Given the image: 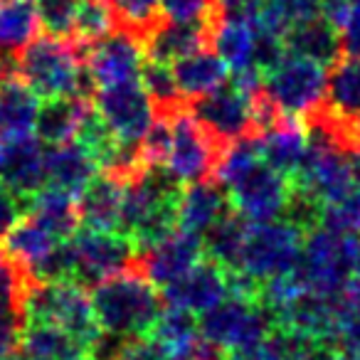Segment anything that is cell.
Wrapping results in <instances>:
<instances>
[{
	"instance_id": "1",
	"label": "cell",
	"mask_w": 360,
	"mask_h": 360,
	"mask_svg": "<svg viewBox=\"0 0 360 360\" xmlns=\"http://www.w3.org/2000/svg\"><path fill=\"white\" fill-rule=\"evenodd\" d=\"M215 180L225 188L232 210L250 222L279 220L291 193V180L262 160L257 136L222 148Z\"/></svg>"
},
{
	"instance_id": "2",
	"label": "cell",
	"mask_w": 360,
	"mask_h": 360,
	"mask_svg": "<svg viewBox=\"0 0 360 360\" xmlns=\"http://www.w3.org/2000/svg\"><path fill=\"white\" fill-rule=\"evenodd\" d=\"M180 183L165 165H143L126 180L119 232L143 255L178 227Z\"/></svg>"
},
{
	"instance_id": "3",
	"label": "cell",
	"mask_w": 360,
	"mask_h": 360,
	"mask_svg": "<svg viewBox=\"0 0 360 360\" xmlns=\"http://www.w3.org/2000/svg\"><path fill=\"white\" fill-rule=\"evenodd\" d=\"M89 301L101 333L124 340L148 335L163 311V296L139 269V262L91 284Z\"/></svg>"
},
{
	"instance_id": "4",
	"label": "cell",
	"mask_w": 360,
	"mask_h": 360,
	"mask_svg": "<svg viewBox=\"0 0 360 360\" xmlns=\"http://www.w3.org/2000/svg\"><path fill=\"white\" fill-rule=\"evenodd\" d=\"M22 319L25 323H50L75 335L91 355H96L104 338L91 311L89 291L79 281H37L30 279L22 294Z\"/></svg>"
},
{
	"instance_id": "5",
	"label": "cell",
	"mask_w": 360,
	"mask_h": 360,
	"mask_svg": "<svg viewBox=\"0 0 360 360\" xmlns=\"http://www.w3.org/2000/svg\"><path fill=\"white\" fill-rule=\"evenodd\" d=\"M18 77L37 99L84 96L94 91L89 72L79 57V45L60 37H35L18 57Z\"/></svg>"
},
{
	"instance_id": "6",
	"label": "cell",
	"mask_w": 360,
	"mask_h": 360,
	"mask_svg": "<svg viewBox=\"0 0 360 360\" xmlns=\"http://www.w3.org/2000/svg\"><path fill=\"white\" fill-rule=\"evenodd\" d=\"M294 276L309 291L340 294L360 279V235H338L321 225L314 227L304 235Z\"/></svg>"
},
{
	"instance_id": "7",
	"label": "cell",
	"mask_w": 360,
	"mask_h": 360,
	"mask_svg": "<svg viewBox=\"0 0 360 360\" xmlns=\"http://www.w3.org/2000/svg\"><path fill=\"white\" fill-rule=\"evenodd\" d=\"M198 326L202 343L230 353L264 343L276 328V319L266 306L259 304V299L227 296L210 311L198 316Z\"/></svg>"
},
{
	"instance_id": "8",
	"label": "cell",
	"mask_w": 360,
	"mask_h": 360,
	"mask_svg": "<svg viewBox=\"0 0 360 360\" xmlns=\"http://www.w3.org/2000/svg\"><path fill=\"white\" fill-rule=\"evenodd\" d=\"M163 116H168V126H170L168 153H165L163 160L168 173L178 180L180 186L183 183L191 186V183L215 178L217 160H220V153L225 146L212 139L198 124L195 116L183 109V106Z\"/></svg>"
},
{
	"instance_id": "9",
	"label": "cell",
	"mask_w": 360,
	"mask_h": 360,
	"mask_svg": "<svg viewBox=\"0 0 360 360\" xmlns=\"http://www.w3.org/2000/svg\"><path fill=\"white\" fill-rule=\"evenodd\" d=\"M304 232L284 220L250 222L240 271L255 281H269L274 276L291 274L299 264Z\"/></svg>"
},
{
	"instance_id": "10",
	"label": "cell",
	"mask_w": 360,
	"mask_h": 360,
	"mask_svg": "<svg viewBox=\"0 0 360 360\" xmlns=\"http://www.w3.org/2000/svg\"><path fill=\"white\" fill-rule=\"evenodd\" d=\"M94 106L106 129L126 148H139L158 116L141 82L99 86L94 91Z\"/></svg>"
},
{
	"instance_id": "11",
	"label": "cell",
	"mask_w": 360,
	"mask_h": 360,
	"mask_svg": "<svg viewBox=\"0 0 360 360\" xmlns=\"http://www.w3.org/2000/svg\"><path fill=\"white\" fill-rule=\"evenodd\" d=\"M326 67L289 55L264 75V91L291 119H299L326 96Z\"/></svg>"
},
{
	"instance_id": "12",
	"label": "cell",
	"mask_w": 360,
	"mask_h": 360,
	"mask_svg": "<svg viewBox=\"0 0 360 360\" xmlns=\"http://www.w3.org/2000/svg\"><path fill=\"white\" fill-rule=\"evenodd\" d=\"M70 247L75 255V281H79L82 286L96 284V281L119 274L139 262L134 245L121 232L79 227L70 237Z\"/></svg>"
},
{
	"instance_id": "13",
	"label": "cell",
	"mask_w": 360,
	"mask_h": 360,
	"mask_svg": "<svg viewBox=\"0 0 360 360\" xmlns=\"http://www.w3.org/2000/svg\"><path fill=\"white\" fill-rule=\"evenodd\" d=\"M86 72H89L94 89L99 86L126 84V82H139L141 70L146 65L143 42L131 30H111L101 40L86 45Z\"/></svg>"
},
{
	"instance_id": "14",
	"label": "cell",
	"mask_w": 360,
	"mask_h": 360,
	"mask_svg": "<svg viewBox=\"0 0 360 360\" xmlns=\"http://www.w3.org/2000/svg\"><path fill=\"white\" fill-rule=\"evenodd\" d=\"M191 114L222 146L257 136L255 124H252L250 94L237 89L235 84H222L210 94L193 99Z\"/></svg>"
},
{
	"instance_id": "15",
	"label": "cell",
	"mask_w": 360,
	"mask_h": 360,
	"mask_svg": "<svg viewBox=\"0 0 360 360\" xmlns=\"http://www.w3.org/2000/svg\"><path fill=\"white\" fill-rule=\"evenodd\" d=\"M200 259H205L202 237L175 227L158 245H153L148 252L139 257V269L148 276L153 286L165 289L183 274H188Z\"/></svg>"
},
{
	"instance_id": "16",
	"label": "cell",
	"mask_w": 360,
	"mask_h": 360,
	"mask_svg": "<svg viewBox=\"0 0 360 360\" xmlns=\"http://www.w3.org/2000/svg\"><path fill=\"white\" fill-rule=\"evenodd\" d=\"M47 146L37 136H3L0 139V183H6L18 198H30L47 183Z\"/></svg>"
},
{
	"instance_id": "17",
	"label": "cell",
	"mask_w": 360,
	"mask_h": 360,
	"mask_svg": "<svg viewBox=\"0 0 360 360\" xmlns=\"http://www.w3.org/2000/svg\"><path fill=\"white\" fill-rule=\"evenodd\" d=\"M160 291L168 306H178V309L200 316L230 296V284H227V271L205 257L188 274H183L178 281Z\"/></svg>"
},
{
	"instance_id": "18",
	"label": "cell",
	"mask_w": 360,
	"mask_h": 360,
	"mask_svg": "<svg viewBox=\"0 0 360 360\" xmlns=\"http://www.w3.org/2000/svg\"><path fill=\"white\" fill-rule=\"evenodd\" d=\"M284 45L289 55L319 62L326 70H328L330 65H335V62L345 55L340 25L330 20L328 15H323V13L294 22V25L284 32Z\"/></svg>"
},
{
	"instance_id": "19",
	"label": "cell",
	"mask_w": 360,
	"mask_h": 360,
	"mask_svg": "<svg viewBox=\"0 0 360 360\" xmlns=\"http://www.w3.org/2000/svg\"><path fill=\"white\" fill-rule=\"evenodd\" d=\"M126 180L114 173H96L94 180L79 193V227L101 232H119L121 207H124Z\"/></svg>"
},
{
	"instance_id": "20",
	"label": "cell",
	"mask_w": 360,
	"mask_h": 360,
	"mask_svg": "<svg viewBox=\"0 0 360 360\" xmlns=\"http://www.w3.org/2000/svg\"><path fill=\"white\" fill-rule=\"evenodd\" d=\"M276 326L294 330L306 338L328 340L333 343L335 330V296H326L319 291H299L284 309L276 314Z\"/></svg>"
},
{
	"instance_id": "21",
	"label": "cell",
	"mask_w": 360,
	"mask_h": 360,
	"mask_svg": "<svg viewBox=\"0 0 360 360\" xmlns=\"http://www.w3.org/2000/svg\"><path fill=\"white\" fill-rule=\"evenodd\" d=\"M210 27L212 22H158L141 37L146 60L173 65L180 57L202 50L210 45Z\"/></svg>"
},
{
	"instance_id": "22",
	"label": "cell",
	"mask_w": 360,
	"mask_h": 360,
	"mask_svg": "<svg viewBox=\"0 0 360 360\" xmlns=\"http://www.w3.org/2000/svg\"><path fill=\"white\" fill-rule=\"evenodd\" d=\"M99 165L89 155V150L77 141H67L60 146H47L45 158V186H55L70 195L79 198V193L89 186Z\"/></svg>"
},
{
	"instance_id": "23",
	"label": "cell",
	"mask_w": 360,
	"mask_h": 360,
	"mask_svg": "<svg viewBox=\"0 0 360 360\" xmlns=\"http://www.w3.org/2000/svg\"><path fill=\"white\" fill-rule=\"evenodd\" d=\"M227 210H230V200H227L225 188L217 180L210 178L200 180V183H191L180 193L178 227L202 237Z\"/></svg>"
},
{
	"instance_id": "24",
	"label": "cell",
	"mask_w": 360,
	"mask_h": 360,
	"mask_svg": "<svg viewBox=\"0 0 360 360\" xmlns=\"http://www.w3.org/2000/svg\"><path fill=\"white\" fill-rule=\"evenodd\" d=\"M306 131L299 119H284L281 124L262 131L257 136V148L264 163H269L274 170L294 180L299 173L306 155Z\"/></svg>"
},
{
	"instance_id": "25",
	"label": "cell",
	"mask_w": 360,
	"mask_h": 360,
	"mask_svg": "<svg viewBox=\"0 0 360 360\" xmlns=\"http://www.w3.org/2000/svg\"><path fill=\"white\" fill-rule=\"evenodd\" d=\"M170 70H173L175 84L183 99H200L215 91L217 86L227 84V77H230L227 65L212 47H202V50L180 57L178 62L170 65Z\"/></svg>"
},
{
	"instance_id": "26",
	"label": "cell",
	"mask_w": 360,
	"mask_h": 360,
	"mask_svg": "<svg viewBox=\"0 0 360 360\" xmlns=\"http://www.w3.org/2000/svg\"><path fill=\"white\" fill-rule=\"evenodd\" d=\"M27 217L50 232L55 240L65 242L79 230V207L77 198L55 186H42L37 193L25 198Z\"/></svg>"
},
{
	"instance_id": "27",
	"label": "cell",
	"mask_w": 360,
	"mask_h": 360,
	"mask_svg": "<svg viewBox=\"0 0 360 360\" xmlns=\"http://www.w3.org/2000/svg\"><path fill=\"white\" fill-rule=\"evenodd\" d=\"M89 114V104L84 96H57L42 99L37 109L35 129L32 134L45 146H60L75 141L84 116Z\"/></svg>"
},
{
	"instance_id": "28",
	"label": "cell",
	"mask_w": 360,
	"mask_h": 360,
	"mask_svg": "<svg viewBox=\"0 0 360 360\" xmlns=\"http://www.w3.org/2000/svg\"><path fill=\"white\" fill-rule=\"evenodd\" d=\"M18 355L27 360H82L91 353L57 326L25 323L18 340Z\"/></svg>"
},
{
	"instance_id": "29",
	"label": "cell",
	"mask_w": 360,
	"mask_h": 360,
	"mask_svg": "<svg viewBox=\"0 0 360 360\" xmlns=\"http://www.w3.org/2000/svg\"><path fill=\"white\" fill-rule=\"evenodd\" d=\"M247 230H250V220L230 210L202 235V250L205 257L215 264H220L225 271L240 269L242 250H245Z\"/></svg>"
},
{
	"instance_id": "30",
	"label": "cell",
	"mask_w": 360,
	"mask_h": 360,
	"mask_svg": "<svg viewBox=\"0 0 360 360\" xmlns=\"http://www.w3.org/2000/svg\"><path fill=\"white\" fill-rule=\"evenodd\" d=\"M37 109L40 99L20 77L0 82V139L32 134Z\"/></svg>"
},
{
	"instance_id": "31",
	"label": "cell",
	"mask_w": 360,
	"mask_h": 360,
	"mask_svg": "<svg viewBox=\"0 0 360 360\" xmlns=\"http://www.w3.org/2000/svg\"><path fill=\"white\" fill-rule=\"evenodd\" d=\"M210 45L230 72L247 70L252 67V50H255L252 22L217 15L210 27Z\"/></svg>"
},
{
	"instance_id": "32",
	"label": "cell",
	"mask_w": 360,
	"mask_h": 360,
	"mask_svg": "<svg viewBox=\"0 0 360 360\" xmlns=\"http://www.w3.org/2000/svg\"><path fill=\"white\" fill-rule=\"evenodd\" d=\"M326 104L348 119H360V57L343 55L326 72Z\"/></svg>"
},
{
	"instance_id": "33",
	"label": "cell",
	"mask_w": 360,
	"mask_h": 360,
	"mask_svg": "<svg viewBox=\"0 0 360 360\" xmlns=\"http://www.w3.org/2000/svg\"><path fill=\"white\" fill-rule=\"evenodd\" d=\"M40 27L32 0H0V55H18Z\"/></svg>"
},
{
	"instance_id": "34",
	"label": "cell",
	"mask_w": 360,
	"mask_h": 360,
	"mask_svg": "<svg viewBox=\"0 0 360 360\" xmlns=\"http://www.w3.org/2000/svg\"><path fill=\"white\" fill-rule=\"evenodd\" d=\"M3 242H6L3 250H6L8 255H11L13 259L30 274V271L50 255V250L60 240H55V237H52L42 225H37L35 220L20 217V220L11 227V232L3 237Z\"/></svg>"
},
{
	"instance_id": "35",
	"label": "cell",
	"mask_w": 360,
	"mask_h": 360,
	"mask_svg": "<svg viewBox=\"0 0 360 360\" xmlns=\"http://www.w3.org/2000/svg\"><path fill=\"white\" fill-rule=\"evenodd\" d=\"M150 338H155L165 350L180 353V350H193L200 345V326L198 316L178 306H165L155 321Z\"/></svg>"
},
{
	"instance_id": "36",
	"label": "cell",
	"mask_w": 360,
	"mask_h": 360,
	"mask_svg": "<svg viewBox=\"0 0 360 360\" xmlns=\"http://www.w3.org/2000/svg\"><path fill=\"white\" fill-rule=\"evenodd\" d=\"M333 345L338 353L360 358V279L335 294Z\"/></svg>"
},
{
	"instance_id": "37",
	"label": "cell",
	"mask_w": 360,
	"mask_h": 360,
	"mask_svg": "<svg viewBox=\"0 0 360 360\" xmlns=\"http://www.w3.org/2000/svg\"><path fill=\"white\" fill-rule=\"evenodd\" d=\"M139 82L146 89V94L150 96V101H153L158 114H170V111L183 106V96H180V91H178V84H175L170 65H160V62L148 60L143 65V70H141Z\"/></svg>"
},
{
	"instance_id": "38",
	"label": "cell",
	"mask_w": 360,
	"mask_h": 360,
	"mask_svg": "<svg viewBox=\"0 0 360 360\" xmlns=\"http://www.w3.org/2000/svg\"><path fill=\"white\" fill-rule=\"evenodd\" d=\"M114 13H111L109 0H82L79 13L75 20V32H72V42L77 45H91V42L101 40L114 30Z\"/></svg>"
},
{
	"instance_id": "39",
	"label": "cell",
	"mask_w": 360,
	"mask_h": 360,
	"mask_svg": "<svg viewBox=\"0 0 360 360\" xmlns=\"http://www.w3.org/2000/svg\"><path fill=\"white\" fill-rule=\"evenodd\" d=\"M32 3H35L37 22L47 35L72 40L82 0H32Z\"/></svg>"
},
{
	"instance_id": "40",
	"label": "cell",
	"mask_w": 360,
	"mask_h": 360,
	"mask_svg": "<svg viewBox=\"0 0 360 360\" xmlns=\"http://www.w3.org/2000/svg\"><path fill=\"white\" fill-rule=\"evenodd\" d=\"M109 6L124 30H131L139 37L160 22V0H109Z\"/></svg>"
},
{
	"instance_id": "41",
	"label": "cell",
	"mask_w": 360,
	"mask_h": 360,
	"mask_svg": "<svg viewBox=\"0 0 360 360\" xmlns=\"http://www.w3.org/2000/svg\"><path fill=\"white\" fill-rule=\"evenodd\" d=\"M321 227L338 235H360V188L321 207Z\"/></svg>"
},
{
	"instance_id": "42",
	"label": "cell",
	"mask_w": 360,
	"mask_h": 360,
	"mask_svg": "<svg viewBox=\"0 0 360 360\" xmlns=\"http://www.w3.org/2000/svg\"><path fill=\"white\" fill-rule=\"evenodd\" d=\"M160 15L173 22H215V0H160Z\"/></svg>"
},
{
	"instance_id": "43",
	"label": "cell",
	"mask_w": 360,
	"mask_h": 360,
	"mask_svg": "<svg viewBox=\"0 0 360 360\" xmlns=\"http://www.w3.org/2000/svg\"><path fill=\"white\" fill-rule=\"evenodd\" d=\"M22 326V306L15 299H0V353L11 355L18 353V340H20Z\"/></svg>"
},
{
	"instance_id": "44",
	"label": "cell",
	"mask_w": 360,
	"mask_h": 360,
	"mask_svg": "<svg viewBox=\"0 0 360 360\" xmlns=\"http://www.w3.org/2000/svg\"><path fill=\"white\" fill-rule=\"evenodd\" d=\"M30 279L32 276L6 250H0V299L22 301V294H25Z\"/></svg>"
},
{
	"instance_id": "45",
	"label": "cell",
	"mask_w": 360,
	"mask_h": 360,
	"mask_svg": "<svg viewBox=\"0 0 360 360\" xmlns=\"http://www.w3.org/2000/svg\"><path fill=\"white\" fill-rule=\"evenodd\" d=\"M114 360H170V350H165L150 335H141V338L126 340Z\"/></svg>"
},
{
	"instance_id": "46",
	"label": "cell",
	"mask_w": 360,
	"mask_h": 360,
	"mask_svg": "<svg viewBox=\"0 0 360 360\" xmlns=\"http://www.w3.org/2000/svg\"><path fill=\"white\" fill-rule=\"evenodd\" d=\"M22 210H25L22 198H18L6 183H0V240H3V237L11 232V227L20 220Z\"/></svg>"
},
{
	"instance_id": "47",
	"label": "cell",
	"mask_w": 360,
	"mask_h": 360,
	"mask_svg": "<svg viewBox=\"0 0 360 360\" xmlns=\"http://www.w3.org/2000/svg\"><path fill=\"white\" fill-rule=\"evenodd\" d=\"M266 0H215V13L220 18H235V20L252 22L262 11Z\"/></svg>"
},
{
	"instance_id": "48",
	"label": "cell",
	"mask_w": 360,
	"mask_h": 360,
	"mask_svg": "<svg viewBox=\"0 0 360 360\" xmlns=\"http://www.w3.org/2000/svg\"><path fill=\"white\" fill-rule=\"evenodd\" d=\"M340 32H343L345 55L360 57V6H350L340 20Z\"/></svg>"
},
{
	"instance_id": "49",
	"label": "cell",
	"mask_w": 360,
	"mask_h": 360,
	"mask_svg": "<svg viewBox=\"0 0 360 360\" xmlns=\"http://www.w3.org/2000/svg\"><path fill=\"white\" fill-rule=\"evenodd\" d=\"M319 6H321V13H323V15H328L330 20L340 25L345 11L350 8V0H319Z\"/></svg>"
},
{
	"instance_id": "50",
	"label": "cell",
	"mask_w": 360,
	"mask_h": 360,
	"mask_svg": "<svg viewBox=\"0 0 360 360\" xmlns=\"http://www.w3.org/2000/svg\"><path fill=\"white\" fill-rule=\"evenodd\" d=\"M348 165H350V175H353V183L360 188V150L348 155Z\"/></svg>"
},
{
	"instance_id": "51",
	"label": "cell",
	"mask_w": 360,
	"mask_h": 360,
	"mask_svg": "<svg viewBox=\"0 0 360 360\" xmlns=\"http://www.w3.org/2000/svg\"><path fill=\"white\" fill-rule=\"evenodd\" d=\"M202 343V340H200ZM200 348V345H198ZM193 348V350H180V353H170V360H202L200 358V350Z\"/></svg>"
},
{
	"instance_id": "52",
	"label": "cell",
	"mask_w": 360,
	"mask_h": 360,
	"mask_svg": "<svg viewBox=\"0 0 360 360\" xmlns=\"http://www.w3.org/2000/svg\"><path fill=\"white\" fill-rule=\"evenodd\" d=\"M333 360H360V358H353V355H343V353H338Z\"/></svg>"
},
{
	"instance_id": "53",
	"label": "cell",
	"mask_w": 360,
	"mask_h": 360,
	"mask_svg": "<svg viewBox=\"0 0 360 360\" xmlns=\"http://www.w3.org/2000/svg\"><path fill=\"white\" fill-rule=\"evenodd\" d=\"M82 360H99V358H94V355H86V358H82Z\"/></svg>"
},
{
	"instance_id": "54",
	"label": "cell",
	"mask_w": 360,
	"mask_h": 360,
	"mask_svg": "<svg viewBox=\"0 0 360 360\" xmlns=\"http://www.w3.org/2000/svg\"><path fill=\"white\" fill-rule=\"evenodd\" d=\"M350 6H360V0H350Z\"/></svg>"
},
{
	"instance_id": "55",
	"label": "cell",
	"mask_w": 360,
	"mask_h": 360,
	"mask_svg": "<svg viewBox=\"0 0 360 360\" xmlns=\"http://www.w3.org/2000/svg\"><path fill=\"white\" fill-rule=\"evenodd\" d=\"M0 358H6V355H3V353H0Z\"/></svg>"
}]
</instances>
